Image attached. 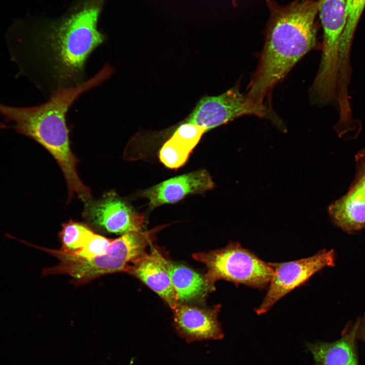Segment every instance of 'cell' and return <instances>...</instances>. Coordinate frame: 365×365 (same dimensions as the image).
<instances>
[{
    "label": "cell",
    "instance_id": "cell-1",
    "mask_svg": "<svg viewBox=\"0 0 365 365\" xmlns=\"http://www.w3.org/2000/svg\"><path fill=\"white\" fill-rule=\"evenodd\" d=\"M105 1H79L55 20L13 21L5 35L12 58L48 97L87 80L88 59L106 40L98 28Z\"/></svg>",
    "mask_w": 365,
    "mask_h": 365
},
{
    "label": "cell",
    "instance_id": "cell-2",
    "mask_svg": "<svg viewBox=\"0 0 365 365\" xmlns=\"http://www.w3.org/2000/svg\"><path fill=\"white\" fill-rule=\"evenodd\" d=\"M270 16L259 63L246 95L254 106L267 110L266 98L306 53L317 46L316 18L321 0H295L284 6L266 0Z\"/></svg>",
    "mask_w": 365,
    "mask_h": 365
},
{
    "label": "cell",
    "instance_id": "cell-3",
    "mask_svg": "<svg viewBox=\"0 0 365 365\" xmlns=\"http://www.w3.org/2000/svg\"><path fill=\"white\" fill-rule=\"evenodd\" d=\"M109 68L102 67L81 84L62 88L40 105L19 107L0 103V116L18 133L40 143L56 160L64 174L68 191L67 203L75 195L82 201L91 198V191L80 179L77 170L78 160L70 149L67 113L85 92L100 86L110 77Z\"/></svg>",
    "mask_w": 365,
    "mask_h": 365
},
{
    "label": "cell",
    "instance_id": "cell-4",
    "mask_svg": "<svg viewBox=\"0 0 365 365\" xmlns=\"http://www.w3.org/2000/svg\"><path fill=\"white\" fill-rule=\"evenodd\" d=\"M158 227L146 231H133L113 240L104 254L85 260L66 253L60 249L47 248L25 241L24 244L43 250L58 259V264L44 268L42 275L67 274L72 283L79 285L86 284L104 275L119 272H126L133 263L144 255L147 248L155 239L156 234L163 229Z\"/></svg>",
    "mask_w": 365,
    "mask_h": 365
},
{
    "label": "cell",
    "instance_id": "cell-5",
    "mask_svg": "<svg viewBox=\"0 0 365 365\" xmlns=\"http://www.w3.org/2000/svg\"><path fill=\"white\" fill-rule=\"evenodd\" d=\"M192 257L205 265V280L214 290V283L219 280L266 288L273 274L271 263L261 260L238 242H231L221 249L195 253Z\"/></svg>",
    "mask_w": 365,
    "mask_h": 365
},
{
    "label": "cell",
    "instance_id": "cell-6",
    "mask_svg": "<svg viewBox=\"0 0 365 365\" xmlns=\"http://www.w3.org/2000/svg\"><path fill=\"white\" fill-rule=\"evenodd\" d=\"M318 13L323 29L322 55L312 87L324 95L337 90L339 53L347 15L346 0H321Z\"/></svg>",
    "mask_w": 365,
    "mask_h": 365
},
{
    "label": "cell",
    "instance_id": "cell-7",
    "mask_svg": "<svg viewBox=\"0 0 365 365\" xmlns=\"http://www.w3.org/2000/svg\"><path fill=\"white\" fill-rule=\"evenodd\" d=\"M333 249L321 250L302 259L283 263H271L273 274L267 292L255 312L265 314L280 299L295 288L305 283L314 274L335 264Z\"/></svg>",
    "mask_w": 365,
    "mask_h": 365
},
{
    "label": "cell",
    "instance_id": "cell-8",
    "mask_svg": "<svg viewBox=\"0 0 365 365\" xmlns=\"http://www.w3.org/2000/svg\"><path fill=\"white\" fill-rule=\"evenodd\" d=\"M268 111L253 106L234 87L225 93L215 96L202 98L187 120V122L204 127L206 131L245 115L264 117Z\"/></svg>",
    "mask_w": 365,
    "mask_h": 365
},
{
    "label": "cell",
    "instance_id": "cell-9",
    "mask_svg": "<svg viewBox=\"0 0 365 365\" xmlns=\"http://www.w3.org/2000/svg\"><path fill=\"white\" fill-rule=\"evenodd\" d=\"M83 201V216L98 229L122 235L142 231L144 216L136 212L114 192L106 193L97 200L91 198Z\"/></svg>",
    "mask_w": 365,
    "mask_h": 365
},
{
    "label": "cell",
    "instance_id": "cell-10",
    "mask_svg": "<svg viewBox=\"0 0 365 365\" xmlns=\"http://www.w3.org/2000/svg\"><path fill=\"white\" fill-rule=\"evenodd\" d=\"M220 309V305L206 309L179 303L173 310L177 335L187 344L223 339L224 333L217 318Z\"/></svg>",
    "mask_w": 365,
    "mask_h": 365
},
{
    "label": "cell",
    "instance_id": "cell-11",
    "mask_svg": "<svg viewBox=\"0 0 365 365\" xmlns=\"http://www.w3.org/2000/svg\"><path fill=\"white\" fill-rule=\"evenodd\" d=\"M213 187L209 173L202 170L167 179L141 191L138 196L148 198L150 208L154 209L164 204L176 202L188 195L203 193Z\"/></svg>",
    "mask_w": 365,
    "mask_h": 365
},
{
    "label": "cell",
    "instance_id": "cell-12",
    "mask_svg": "<svg viewBox=\"0 0 365 365\" xmlns=\"http://www.w3.org/2000/svg\"><path fill=\"white\" fill-rule=\"evenodd\" d=\"M166 259L160 250L152 247L150 253L130 265L126 273L142 281L173 310L179 301L166 267Z\"/></svg>",
    "mask_w": 365,
    "mask_h": 365
},
{
    "label": "cell",
    "instance_id": "cell-13",
    "mask_svg": "<svg viewBox=\"0 0 365 365\" xmlns=\"http://www.w3.org/2000/svg\"><path fill=\"white\" fill-rule=\"evenodd\" d=\"M358 320L344 330L335 341L306 342L305 349L313 356L314 365H359L356 332Z\"/></svg>",
    "mask_w": 365,
    "mask_h": 365
},
{
    "label": "cell",
    "instance_id": "cell-14",
    "mask_svg": "<svg viewBox=\"0 0 365 365\" xmlns=\"http://www.w3.org/2000/svg\"><path fill=\"white\" fill-rule=\"evenodd\" d=\"M166 267L176 291L179 303L203 302L208 294L214 290L204 276L166 258Z\"/></svg>",
    "mask_w": 365,
    "mask_h": 365
},
{
    "label": "cell",
    "instance_id": "cell-15",
    "mask_svg": "<svg viewBox=\"0 0 365 365\" xmlns=\"http://www.w3.org/2000/svg\"><path fill=\"white\" fill-rule=\"evenodd\" d=\"M333 222L344 231L359 230L365 226V198L353 186L348 192L328 207Z\"/></svg>",
    "mask_w": 365,
    "mask_h": 365
},
{
    "label": "cell",
    "instance_id": "cell-16",
    "mask_svg": "<svg viewBox=\"0 0 365 365\" xmlns=\"http://www.w3.org/2000/svg\"><path fill=\"white\" fill-rule=\"evenodd\" d=\"M365 7V0H346L347 19L341 37L338 65L347 70L351 68V51L355 31Z\"/></svg>",
    "mask_w": 365,
    "mask_h": 365
},
{
    "label": "cell",
    "instance_id": "cell-17",
    "mask_svg": "<svg viewBox=\"0 0 365 365\" xmlns=\"http://www.w3.org/2000/svg\"><path fill=\"white\" fill-rule=\"evenodd\" d=\"M94 232L86 225L69 221L62 225L59 234L61 242L60 250L71 253L82 248Z\"/></svg>",
    "mask_w": 365,
    "mask_h": 365
},
{
    "label": "cell",
    "instance_id": "cell-18",
    "mask_svg": "<svg viewBox=\"0 0 365 365\" xmlns=\"http://www.w3.org/2000/svg\"><path fill=\"white\" fill-rule=\"evenodd\" d=\"M191 153V151L169 138L161 149L159 158L166 167L175 169L181 167L186 162Z\"/></svg>",
    "mask_w": 365,
    "mask_h": 365
},
{
    "label": "cell",
    "instance_id": "cell-19",
    "mask_svg": "<svg viewBox=\"0 0 365 365\" xmlns=\"http://www.w3.org/2000/svg\"><path fill=\"white\" fill-rule=\"evenodd\" d=\"M206 132L204 127L186 122L177 128L170 138L192 152Z\"/></svg>",
    "mask_w": 365,
    "mask_h": 365
},
{
    "label": "cell",
    "instance_id": "cell-20",
    "mask_svg": "<svg viewBox=\"0 0 365 365\" xmlns=\"http://www.w3.org/2000/svg\"><path fill=\"white\" fill-rule=\"evenodd\" d=\"M112 241L111 239L94 233L82 248L68 254L79 258L90 260L106 253Z\"/></svg>",
    "mask_w": 365,
    "mask_h": 365
},
{
    "label": "cell",
    "instance_id": "cell-21",
    "mask_svg": "<svg viewBox=\"0 0 365 365\" xmlns=\"http://www.w3.org/2000/svg\"><path fill=\"white\" fill-rule=\"evenodd\" d=\"M357 176L353 185L362 193L365 198V151L357 156Z\"/></svg>",
    "mask_w": 365,
    "mask_h": 365
},
{
    "label": "cell",
    "instance_id": "cell-22",
    "mask_svg": "<svg viewBox=\"0 0 365 365\" xmlns=\"http://www.w3.org/2000/svg\"><path fill=\"white\" fill-rule=\"evenodd\" d=\"M356 337L357 340H360L365 343V318L358 320Z\"/></svg>",
    "mask_w": 365,
    "mask_h": 365
},
{
    "label": "cell",
    "instance_id": "cell-23",
    "mask_svg": "<svg viewBox=\"0 0 365 365\" xmlns=\"http://www.w3.org/2000/svg\"><path fill=\"white\" fill-rule=\"evenodd\" d=\"M8 127H9L8 125L4 123L0 122V129L7 128Z\"/></svg>",
    "mask_w": 365,
    "mask_h": 365
},
{
    "label": "cell",
    "instance_id": "cell-24",
    "mask_svg": "<svg viewBox=\"0 0 365 365\" xmlns=\"http://www.w3.org/2000/svg\"><path fill=\"white\" fill-rule=\"evenodd\" d=\"M133 363H134V359H133V358H132V359L130 360V361L129 363L128 364V365H133Z\"/></svg>",
    "mask_w": 365,
    "mask_h": 365
}]
</instances>
